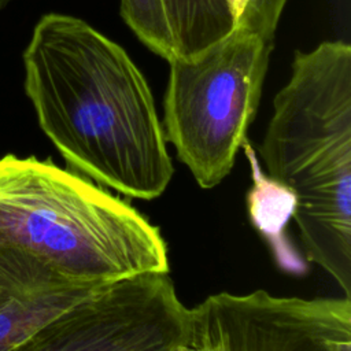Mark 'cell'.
<instances>
[{
  "label": "cell",
  "instance_id": "4fadbf2b",
  "mask_svg": "<svg viewBox=\"0 0 351 351\" xmlns=\"http://www.w3.org/2000/svg\"><path fill=\"white\" fill-rule=\"evenodd\" d=\"M181 351H193V350H192V348H191V347H189V346H188V347H185V348H182V350H181Z\"/></svg>",
  "mask_w": 351,
  "mask_h": 351
},
{
  "label": "cell",
  "instance_id": "277c9868",
  "mask_svg": "<svg viewBox=\"0 0 351 351\" xmlns=\"http://www.w3.org/2000/svg\"><path fill=\"white\" fill-rule=\"evenodd\" d=\"M273 41L240 29L193 58L174 56L163 132L197 185L211 189L232 171L262 96Z\"/></svg>",
  "mask_w": 351,
  "mask_h": 351
},
{
  "label": "cell",
  "instance_id": "52a82bcc",
  "mask_svg": "<svg viewBox=\"0 0 351 351\" xmlns=\"http://www.w3.org/2000/svg\"><path fill=\"white\" fill-rule=\"evenodd\" d=\"M176 56L193 58L233 29L226 0H163Z\"/></svg>",
  "mask_w": 351,
  "mask_h": 351
},
{
  "label": "cell",
  "instance_id": "9c48e42d",
  "mask_svg": "<svg viewBox=\"0 0 351 351\" xmlns=\"http://www.w3.org/2000/svg\"><path fill=\"white\" fill-rule=\"evenodd\" d=\"M121 15L152 52L167 62L176 56V43L163 0H121Z\"/></svg>",
  "mask_w": 351,
  "mask_h": 351
},
{
  "label": "cell",
  "instance_id": "3957f363",
  "mask_svg": "<svg viewBox=\"0 0 351 351\" xmlns=\"http://www.w3.org/2000/svg\"><path fill=\"white\" fill-rule=\"evenodd\" d=\"M261 155L295 197L307 259L351 299V45L324 41L295 53L273 100Z\"/></svg>",
  "mask_w": 351,
  "mask_h": 351
},
{
  "label": "cell",
  "instance_id": "5b68a950",
  "mask_svg": "<svg viewBox=\"0 0 351 351\" xmlns=\"http://www.w3.org/2000/svg\"><path fill=\"white\" fill-rule=\"evenodd\" d=\"M189 336L169 271L144 273L92 292L7 351H181Z\"/></svg>",
  "mask_w": 351,
  "mask_h": 351
},
{
  "label": "cell",
  "instance_id": "ba28073f",
  "mask_svg": "<svg viewBox=\"0 0 351 351\" xmlns=\"http://www.w3.org/2000/svg\"><path fill=\"white\" fill-rule=\"evenodd\" d=\"M100 288L10 298L0 304V351L18 344L47 321Z\"/></svg>",
  "mask_w": 351,
  "mask_h": 351
},
{
  "label": "cell",
  "instance_id": "8992f818",
  "mask_svg": "<svg viewBox=\"0 0 351 351\" xmlns=\"http://www.w3.org/2000/svg\"><path fill=\"white\" fill-rule=\"evenodd\" d=\"M251 167L252 186L247 195V207L254 226L267 240L280 269L303 273L306 265L287 239L285 228L295 211L292 192L261 170L256 155L245 140L241 145Z\"/></svg>",
  "mask_w": 351,
  "mask_h": 351
},
{
  "label": "cell",
  "instance_id": "7c38bea8",
  "mask_svg": "<svg viewBox=\"0 0 351 351\" xmlns=\"http://www.w3.org/2000/svg\"><path fill=\"white\" fill-rule=\"evenodd\" d=\"M8 299H10V298H7V296H4L3 293H0V304H1V303H4V302H5V300H8Z\"/></svg>",
  "mask_w": 351,
  "mask_h": 351
},
{
  "label": "cell",
  "instance_id": "7a4b0ae2",
  "mask_svg": "<svg viewBox=\"0 0 351 351\" xmlns=\"http://www.w3.org/2000/svg\"><path fill=\"white\" fill-rule=\"evenodd\" d=\"M158 226L51 159L0 156V293L90 289L167 273Z\"/></svg>",
  "mask_w": 351,
  "mask_h": 351
},
{
  "label": "cell",
  "instance_id": "30bf717a",
  "mask_svg": "<svg viewBox=\"0 0 351 351\" xmlns=\"http://www.w3.org/2000/svg\"><path fill=\"white\" fill-rule=\"evenodd\" d=\"M233 29L273 41L287 0H226Z\"/></svg>",
  "mask_w": 351,
  "mask_h": 351
},
{
  "label": "cell",
  "instance_id": "6da1fadb",
  "mask_svg": "<svg viewBox=\"0 0 351 351\" xmlns=\"http://www.w3.org/2000/svg\"><path fill=\"white\" fill-rule=\"evenodd\" d=\"M23 89L67 165L134 199L174 174L149 85L115 41L67 14H44L22 53Z\"/></svg>",
  "mask_w": 351,
  "mask_h": 351
},
{
  "label": "cell",
  "instance_id": "8fae6325",
  "mask_svg": "<svg viewBox=\"0 0 351 351\" xmlns=\"http://www.w3.org/2000/svg\"><path fill=\"white\" fill-rule=\"evenodd\" d=\"M14 0H0V12H3Z\"/></svg>",
  "mask_w": 351,
  "mask_h": 351
}]
</instances>
